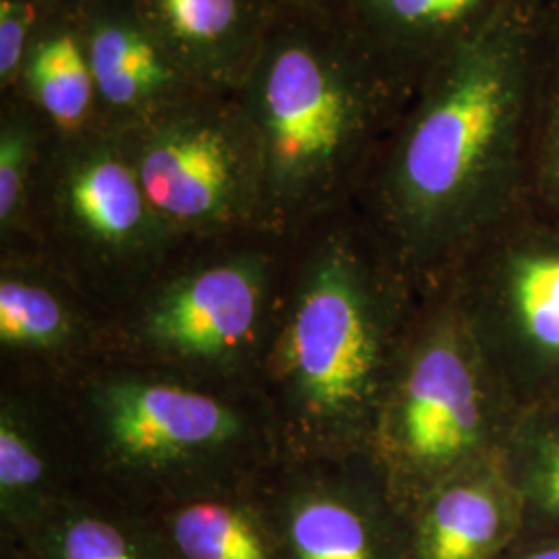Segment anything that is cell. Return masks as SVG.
Masks as SVG:
<instances>
[{
  "label": "cell",
  "mask_w": 559,
  "mask_h": 559,
  "mask_svg": "<svg viewBox=\"0 0 559 559\" xmlns=\"http://www.w3.org/2000/svg\"><path fill=\"white\" fill-rule=\"evenodd\" d=\"M545 7L520 0L423 78L355 200L425 297L526 195Z\"/></svg>",
  "instance_id": "1"
},
{
  "label": "cell",
  "mask_w": 559,
  "mask_h": 559,
  "mask_svg": "<svg viewBox=\"0 0 559 559\" xmlns=\"http://www.w3.org/2000/svg\"><path fill=\"white\" fill-rule=\"evenodd\" d=\"M425 295L357 203L288 235L258 392L284 459L365 456Z\"/></svg>",
  "instance_id": "2"
},
{
  "label": "cell",
  "mask_w": 559,
  "mask_h": 559,
  "mask_svg": "<svg viewBox=\"0 0 559 559\" xmlns=\"http://www.w3.org/2000/svg\"><path fill=\"white\" fill-rule=\"evenodd\" d=\"M419 85L346 11L278 13L237 94L260 143L263 226L293 235L355 203Z\"/></svg>",
  "instance_id": "3"
},
{
  "label": "cell",
  "mask_w": 559,
  "mask_h": 559,
  "mask_svg": "<svg viewBox=\"0 0 559 559\" xmlns=\"http://www.w3.org/2000/svg\"><path fill=\"white\" fill-rule=\"evenodd\" d=\"M59 394L81 487L143 512L249 483L280 459L258 390L106 360Z\"/></svg>",
  "instance_id": "4"
},
{
  "label": "cell",
  "mask_w": 559,
  "mask_h": 559,
  "mask_svg": "<svg viewBox=\"0 0 559 559\" xmlns=\"http://www.w3.org/2000/svg\"><path fill=\"white\" fill-rule=\"evenodd\" d=\"M288 258L265 228L179 239L108 320L110 360L258 390Z\"/></svg>",
  "instance_id": "5"
},
{
  "label": "cell",
  "mask_w": 559,
  "mask_h": 559,
  "mask_svg": "<svg viewBox=\"0 0 559 559\" xmlns=\"http://www.w3.org/2000/svg\"><path fill=\"white\" fill-rule=\"evenodd\" d=\"M516 402L448 286L427 295L381 396L367 460L404 520L443 480L498 459Z\"/></svg>",
  "instance_id": "6"
},
{
  "label": "cell",
  "mask_w": 559,
  "mask_h": 559,
  "mask_svg": "<svg viewBox=\"0 0 559 559\" xmlns=\"http://www.w3.org/2000/svg\"><path fill=\"white\" fill-rule=\"evenodd\" d=\"M32 233L34 255L108 320L179 240L152 210L119 135L110 131L52 140Z\"/></svg>",
  "instance_id": "7"
},
{
  "label": "cell",
  "mask_w": 559,
  "mask_h": 559,
  "mask_svg": "<svg viewBox=\"0 0 559 559\" xmlns=\"http://www.w3.org/2000/svg\"><path fill=\"white\" fill-rule=\"evenodd\" d=\"M516 406L559 396V218L522 200L443 282Z\"/></svg>",
  "instance_id": "8"
},
{
  "label": "cell",
  "mask_w": 559,
  "mask_h": 559,
  "mask_svg": "<svg viewBox=\"0 0 559 559\" xmlns=\"http://www.w3.org/2000/svg\"><path fill=\"white\" fill-rule=\"evenodd\" d=\"M119 138L177 239L265 228L260 143L239 96L201 94Z\"/></svg>",
  "instance_id": "9"
},
{
  "label": "cell",
  "mask_w": 559,
  "mask_h": 559,
  "mask_svg": "<svg viewBox=\"0 0 559 559\" xmlns=\"http://www.w3.org/2000/svg\"><path fill=\"white\" fill-rule=\"evenodd\" d=\"M251 489L282 559H406V520L367 456H280Z\"/></svg>",
  "instance_id": "10"
},
{
  "label": "cell",
  "mask_w": 559,
  "mask_h": 559,
  "mask_svg": "<svg viewBox=\"0 0 559 559\" xmlns=\"http://www.w3.org/2000/svg\"><path fill=\"white\" fill-rule=\"evenodd\" d=\"M110 360L108 316L36 255H0V381L62 390Z\"/></svg>",
  "instance_id": "11"
},
{
  "label": "cell",
  "mask_w": 559,
  "mask_h": 559,
  "mask_svg": "<svg viewBox=\"0 0 559 559\" xmlns=\"http://www.w3.org/2000/svg\"><path fill=\"white\" fill-rule=\"evenodd\" d=\"M78 21L106 131L120 135L207 94L182 71L131 0H85Z\"/></svg>",
  "instance_id": "12"
},
{
  "label": "cell",
  "mask_w": 559,
  "mask_h": 559,
  "mask_svg": "<svg viewBox=\"0 0 559 559\" xmlns=\"http://www.w3.org/2000/svg\"><path fill=\"white\" fill-rule=\"evenodd\" d=\"M80 487L59 390L0 381V543L32 533Z\"/></svg>",
  "instance_id": "13"
},
{
  "label": "cell",
  "mask_w": 559,
  "mask_h": 559,
  "mask_svg": "<svg viewBox=\"0 0 559 559\" xmlns=\"http://www.w3.org/2000/svg\"><path fill=\"white\" fill-rule=\"evenodd\" d=\"M207 94L237 96L276 20L267 0H131Z\"/></svg>",
  "instance_id": "14"
},
{
  "label": "cell",
  "mask_w": 559,
  "mask_h": 559,
  "mask_svg": "<svg viewBox=\"0 0 559 559\" xmlns=\"http://www.w3.org/2000/svg\"><path fill=\"white\" fill-rule=\"evenodd\" d=\"M522 537V510L500 456L443 480L406 519V559H501Z\"/></svg>",
  "instance_id": "15"
},
{
  "label": "cell",
  "mask_w": 559,
  "mask_h": 559,
  "mask_svg": "<svg viewBox=\"0 0 559 559\" xmlns=\"http://www.w3.org/2000/svg\"><path fill=\"white\" fill-rule=\"evenodd\" d=\"M520 0H346L344 11L411 78L475 40ZM535 2V0H533ZM539 4V2H537Z\"/></svg>",
  "instance_id": "16"
},
{
  "label": "cell",
  "mask_w": 559,
  "mask_h": 559,
  "mask_svg": "<svg viewBox=\"0 0 559 559\" xmlns=\"http://www.w3.org/2000/svg\"><path fill=\"white\" fill-rule=\"evenodd\" d=\"M0 559H173L147 512L80 487Z\"/></svg>",
  "instance_id": "17"
},
{
  "label": "cell",
  "mask_w": 559,
  "mask_h": 559,
  "mask_svg": "<svg viewBox=\"0 0 559 559\" xmlns=\"http://www.w3.org/2000/svg\"><path fill=\"white\" fill-rule=\"evenodd\" d=\"M13 92L46 120L57 140L106 131L75 7L60 9L29 44Z\"/></svg>",
  "instance_id": "18"
},
{
  "label": "cell",
  "mask_w": 559,
  "mask_h": 559,
  "mask_svg": "<svg viewBox=\"0 0 559 559\" xmlns=\"http://www.w3.org/2000/svg\"><path fill=\"white\" fill-rule=\"evenodd\" d=\"M251 480L145 510L170 558L282 559Z\"/></svg>",
  "instance_id": "19"
},
{
  "label": "cell",
  "mask_w": 559,
  "mask_h": 559,
  "mask_svg": "<svg viewBox=\"0 0 559 559\" xmlns=\"http://www.w3.org/2000/svg\"><path fill=\"white\" fill-rule=\"evenodd\" d=\"M500 464L519 496V543L559 539V396L520 406Z\"/></svg>",
  "instance_id": "20"
},
{
  "label": "cell",
  "mask_w": 559,
  "mask_h": 559,
  "mask_svg": "<svg viewBox=\"0 0 559 559\" xmlns=\"http://www.w3.org/2000/svg\"><path fill=\"white\" fill-rule=\"evenodd\" d=\"M52 140L17 92L0 96V255H34V201Z\"/></svg>",
  "instance_id": "21"
},
{
  "label": "cell",
  "mask_w": 559,
  "mask_h": 559,
  "mask_svg": "<svg viewBox=\"0 0 559 559\" xmlns=\"http://www.w3.org/2000/svg\"><path fill=\"white\" fill-rule=\"evenodd\" d=\"M524 200L559 218V25L549 11L531 115Z\"/></svg>",
  "instance_id": "22"
},
{
  "label": "cell",
  "mask_w": 559,
  "mask_h": 559,
  "mask_svg": "<svg viewBox=\"0 0 559 559\" xmlns=\"http://www.w3.org/2000/svg\"><path fill=\"white\" fill-rule=\"evenodd\" d=\"M64 7L60 0H0V96L15 90L29 44Z\"/></svg>",
  "instance_id": "23"
},
{
  "label": "cell",
  "mask_w": 559,
  "mask_h": 559,
  "mask_svg": "<svg viewBox=\"0 0 559 559\" xmlns=\"http://www.w3.org/2000/svg\"><path fill=\"white\" fill-rule=\"evenodd\" d=\"M276 13H323L344 11L346 0H267Z\"/></svg>",
  "instance_id": "24"
},
{
  "label": "cell",
  "mask_w": 559,
  "mask_h": 559,
  "mask_svg": "<svg viewBox=\"0 0 559 559\" xmlns=\"http://www.w3.org/2000/svg\"><path fill=\"white\" fill-rule=\"evenodd\" d=\"M501 559H559V539L519 543Z\"/></svg>",
  "instance_id": "25"
},
{
  "label": "cell",
  "mask_w": 559,
  "mask_h": 559,
  "mask_svg": "<svg viewBox=\"0 0 559 559\" xmlns=\"http://www.w3.org/2000/svg\"><path fill=\"white\" fill-rule=\"evenodd\" d=\"M547 11H549L551 20L556 21L559 25V4H556V2H547Z\"/></svg>",
  "instance_id": "26"
},
{
  "label": "cell",
  "mask_w": 559,
  "mask_h": 559,
  "mask_svg": "<svg viewBox=\"0 0 559 559\" xmlns=\"http://www.w3.org/2000/svg\"><path fill=\"white\" fill-rule=\"evenodd\" d=\"M60 2H62V4H67V7H75V9H78L81 2H85V0H60Z\"/></svg>",
  "instance_id": "27"
},
{
  "label": "cell",
  "mask_w": 559,
  "mask_h": 559,
  "mask_svg": "<svg viewBox=\"0 0 559 559\" xmlns=\"http://www.w3.org/2000/svg\"><path fill=\"white\" fill-rule=\"evenodd\" d=\"M535 2H539V4H547L549 0H535Z\"/></svg>",
  "instance_id": "28"
},
{
  "label": "cell",
  "mask_w": 559,
  "mask_h": 559,
  "mask_svg": "<svg viewBox=\"0 0 559 559\" xmlns=\"http://www.w3.org/2000/svg\"><path fill=\"white\" fill-rule=\"evenodd\" d=\"M549 2H556V4H559V0H549Z\"/></svg>",
  "instance_id": "29"
}]
</instances>
